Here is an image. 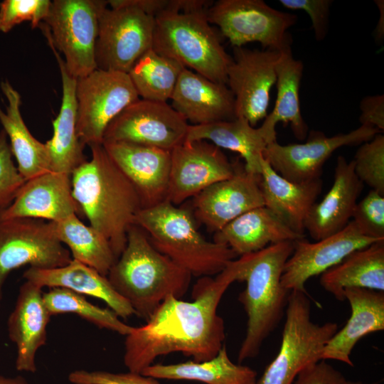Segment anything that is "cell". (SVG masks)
Returning <instances> with one entry per match:
<instances>
[{"label": "cell", "instance_id": "6da1fadb", "mask_svg": "<svg viewBox=\"0 0 384 384\" xmlns=\"http://www.w3.org/2000/svg\"><path fill=\"white\" fill-rule=\"evenodd\" d=\"M235 281L230 264L216 275L201 277L194 284L191 302L167 297L146 324L133 327L124 341V364L141 373L160 356L179 352L193 361L211 359L225 338L223 319L217 314L220 299Z\"/></svg>", "mask_w": 384, "mask_h": 384}, {"label": "cell", "instance_id": "7a4b0ae2", "mask_svg": "<svg viewBox=\"0 0 384 384\" xmlns=\"http://www.w3.org/2000/svg\"><path fill=\"white\" fill-rule=\"evenodd\" d=\"M91 158L71 174L73 196L90 225L108 240L117 259L125 248L129 228L142 209L129 178L102 144L90 146Z\"/></svg>", "mask_w": 384, "mask_h": 384}, {"label": "cell", "instance_id": "3957f363", "mask_svg": "<svg viewBox=\"0 0 384 384\" xmlns=\"http://www.w3.org/2000/svg\"><path fill=\"white\" fill-rule=\"evenodd\" d=\"M293 242L271 244L231 261L235 281L246 283L238 297L247 316L245 336L238 355L239 363L259 354L265 340L285 315L291 291L282 287L281 277L293 252Z\"/></svg>", "mask_w": 384, "mask_h": 384}, {"label": "cell", "instance_id": "277c9868", "mask_svg": "<svg viewBox=\"0 0 384 384\" xmlns=\"http://www.w3.org/2000/svg\"><path fill=\"white\" fill-rule=\"evenodd\" d=\"M107 277L135 315L146 321L167 297L181 299L192 275L159 252L146 233L133 224L127 232L125 248Z\"/></svg>", "mask_w": 384, "mask_h": 384}, {"label": "cell", "instance_id": "5b68a950", "mask_svg": "<svg viewBox=\"0 0 384 384\" xmlns=\"http://www.w3.org/2000/svg\"><path fill=\"white\" fill-rule=\"evenodd\" d=\"M134 224L159 252L192 276L218 274L237 257L227 245L208 241L201 235L191 209L167 200L141 209Z\"/></svg>", "mask_w": 384, "mask_h": 384}, {"label": "cell", "instance_id": "8992f818", "mask_svg": "<svg viewBox=\"0 0 384 384\" xmlns=\"http://www.w3.org/2000/svg\"><path fill=\"white\" fill-rule=\"evenodd\" d=\"M207 11H164L154 18L152 48L184 68L226 84L233 58L208 22Z\"/></svg>", "mask_w": 384, "mask_h": 384}, {"label": "cell", "instance_id": "52a82bcc", "mask_svg": "<svg viewBox=\"0 0 384 384\" xmlns=\"http://www.w3.org/2000/svg\"><path fill=\"white\" fill-rule=\"evenodd\" d=\"M311 299L308 294L291 291L279 350L257 384H292L304 368L322 361V350L338 324L313 322Z\"/></svg>", "mask_w": 384, "mask_h": 384}, {"label": "cell", "instance_id": "ba28073f", "mask_svg": "<svg viewBox=\"0 0 384 384\" xmlns=\"http://www.w3.org/2000/svg\"><path fill=\"white\" fill-rule=\"evenodd\" d=\"M106 1L55 0L40 28L61 52L68 73L76 80L97 69L95 45L98 17Z\"/></svg>", "mask_w": 384, "mask_h": 384}, {"label": "cell", "instance_id": "9c48e42d", "mask_svg": "<svg viewBox=\"0 0 384 384\" xmlns=\"http://www.w3.org/2000/svg\"><path fill=\"white\" fill-rule=\"evenodd\" d=\"M154 17L129 0L106 1L98 17L95 59L98 69L128 73L152 48Z\"/></svg>", "mask_w": 384, "mask_h": 384}, {"label": "cell", "instance_id": "30bf717a", "mask_svg": "<svg viewBox=\"0 0 384 384\" xmlns=\"http://www.w3.org/2000/svg\"><path fill=\"white\" fill-rule=\"evenodd\" d=\"M233 46L258 42L263 50L282 51L291 48L288 30L297 22L294 14L277 10L262 0H218L206 12Z\"/></svg>", "mask_w": 384, "mask_h": 384}, {"label": "cell", "instance_id": "8fae6325", "mask_svg": "<svg viewBox=\"0 0 384 384\" xmlns=\"http://www.w3.org/2000/svg\"><path fill=\"white\" fill-rule=\"evenodd\" d=\"M77 134L83 145L102 144L109 124L139 97L127 73L96 69L77 79Z\"/></svg>", "mask_w": 384, "mask_h": 384}, {"label": "cell", "instance_id": "7c38bea8", "mask_svg": "<svg viewBox=\"0 0 384 384\" xmlns=\"http://www.w3.org/2000/svg\"><path fill=\"white\" fill-rule=\"evenodd\" d=\"M72 260L54 233L52 222L35 218L0 220V307L9 274L25 265L63 267Z\"/></svg>", "mask_w": 384, "mask_h": 384}, {"label": "cell", "instance_id": "4fadbf2b", "mask_svg": "<svg viewBox=\"0 0 384 384\" xmlns=\"http://www.w3.org/2000/svg\"><path fill=\"white\" fill-rule=\"evenodd\" d=\"M379 133L369 125H361L350 132L330 137L311 130L304 143L282 145L275 142L268 144L263 156L284 178L295 183L311 181L320 178L323 166L337 149L361 144Z\"/></svg>", "mask_w": 384, "mask_h": 384}, {"label": "cell", "instance_id": "5bb4252c", "mask_svg": "<svg viewBox=\"0 0 384 384\" xmlns=\"http://www.w3.org/2000/svg\"><path fill=\"white\" fill-rule=\"evenodd\" d=\"M188 126L167 102L139 98L109 124L103 142H123L171 151L186 140Z\"/></svg>", "mask_w": 384, "mask_h": 384}, {"label": "cell", "instance_id": "9a60e30c", "mask_svg": "<svg viewBox=\"0 0 384 384\" xmlns=\"http://www.w3.org/2000/svg\"><path fill=\"white\" fill-rule=\"evenodd\" d=\"M281 51L233 48L226 85L235 98L236 117L251 126L267 115L270 93L277 81V65Z\"/></svg>", "mask_w": 384, "mask_h": 384}, {"label": "cell", "instance_id": "2e32d148", "mask_svg": "<svg viewBox=\"0 0 384 384\" xmlns=\"http://www.w3.org/2000/svg\"><path fill=\"white\" fill-rule=\"evenodd\" d=\"M234 171L233 162L213 144L185 140L171 151L167 201L180 206L212 184L231 177Z\"/></svg>", "mask_w": 384, "mask_h": 384}, {"label": "cell", "instance_id": "e0dca14e", "mask_svg": "<svg viewBox=\"0 0 384 384\" xmlns=\"http://www.w3.org/2000/svg\"><path fill=\"white\" fill-rule=\"evenodd\" d=\"M233 164L231 177L212 184L193 197V215L210 232L216 233L244 213L265 206L260 176L247 172L240 157Z\"/></svg>", "mask_w": 384, "mask_h": 384}, {"label": "cell", "instance_id": "ac0fdd59", "mask_svg": "<svg viewBox=\"0 0 384 384\" xmlns=\"http://www.w3.org/2000/svg\"><path fill=\"white\" fill-rule=\"evenodd\" d=\"M378 240L363 235L352 220L340 232L314 242L297 240L284 265L281 284L287 290L308 294L305 284L311 277L323 274L352 252Z\"/></svg>", "mask_w": 384, "mask_h": 384}, {"label": "cell", "instance_id": "d6986e66", "mask_svg": "<svg viewBox=\"0 0 384 384\" xmlns=\"http://www.w3.org/2000/svg\"><path fill=\"white\" fill-rule=\"evenodd\" d=\"M102 146L136 188L142 208L167 200L170 151L123 142L105 141Z\"/></svg>", "mask_w": 384, "mask_h": 384}, {"label": "cell", "instance_id": "ffe728a7", "mask_svg": "<svg viewBox=\"0 0 384 384\" xmlns=\"http://www.w3.org/2000/svg\"><path fill=\"white\" fill-rule=\"evenodd\" d=\"M81 214L73 196L70 175L48 171L26 181L12 203L0 212V220L35 218L58 222Z\"/></svg>", "mask_w": 384, "mask_h": 384}, {"label": "cell", "instance_id": "44dd1931", "mask_svg": "<svg viewBox=\"0 0 384 384\" xmlns=\"http://www.w3.org/2000/svg\"><path fill=\"white\" fill-rule=\"evenodd\" d=\"M42 289L26 280L7 320L8 336L16 347L15 366L18 371L35 373L37 352L46 343L51 315L43 302Z\"/></svg>", "mask_w": 384, "mask_h": 384}, {"label": "cell", "instance_id": "7402d4cb", "mask_svg": "<svg viewBox=\"0 0 384 384\" xmlns=\"http://www.w3.org/2000/svg\"><path fill=\"white\" fill-rule=\"evenodd\" d=\"M170 100L171 106L192 125L236 118L235 98L228 85L186 68Z\"/></svg>", "mask_w": 384, "mask_h": 384}, {"label": "cell", "instance_id": "603a6c76", "mask_svg": "<svg viewBox=\"0 0 384 384\" xmlns=\"http://www.w3.org/2000/svg\"><path fill=\"white\" fill-rule=\"evenodd\" d=\"M363 188V183L355 174L353 161H347L338 156L332 186L311 207L305 220V230L316 241L340 232L351 221Z\"/></svg>", "mask_w": 384, "mask_h": 384}, {"label": "cell", "instance_id": "cb8c5ba5", "mask_svg": "<svg viewBox=\"0 0 384 384\" xmlns=\"http://www.w3.org/2000/svg\"><path fill=\"white\" fill-rule=\"evenodd\" d=\"M344 297L350 304L351 316L324 347L321 360H335L353 366L350 355L358 341L384 330V292L351 287L344 290Z\"/></svg>", "mask_w": 384, "mask_h": 384}, {"label": "cell", "instance_id": "d4e9b609", "mask_svg": "<svg viewBox=\"0 0 384 384\" xmlns=\"http://www.w3.org/2000/svg\"><path fill=\"white\" fill-rule=\"evenodd\" d=\"M48 43L56 58L60 73L62 101L60 112L52 122L53 136L45 144L50 158V171L71 175L86 161L85 145L80 141L76 130L77 80L68 73L59 52L52 44Z\"/></svg>", "mask_w": 384, "mask_h": 384}, {"label": "cell", "instance_id": "484cf974", "mask_svg": "<svg viewBox=\"0 0 384 384\" xmlns=\"http://www.w3.org/2000/svg\"><path fill=\"white\" fill-rule=\"evenodd\" d=\"M23 277L41 288H64L100 299L123 319L135 314L130 304L114 289L107 276L73 259L67 265L56 268L29 267L23 272Z\"/></svg>", "mask_w": 384, "mask_h": 384}, {"label": "cell", "instance_id": "4316f807", "mask_svg": "<svg viewBox=\"0 0 384 384\" xmlns=\"http://www.w3.org/2000/svg\"><path fill=\"white\" fill-rule=\"evenodd\" d=\"M260 185L264 204L296 233L304 235L306 217L321 191V178L295 183L277 173L264 158Z\"/></svg>", "mask_w": 384, "mask_h": 384}, {"label": "cell", "instance_id": "83f0119b", "mask_svg": "<svg viewBox=\"0 0 384 384\" xmlns=\"http://www.w3.org/2000/svg\"><path fill=\"white\" fill-rule=\"evenodd\" d=\"M266 206L250 210L215 233L213 241L229 247L237 256L260 251L271 244L304 238Z\"/></svg>", "mask_w": 384, "mask_h": 384}, {"label": "cell", "instance_id": "f1b7e54d", "mask_svg": "<svg viewBox=\"0 0 384 384\" xmlns=\"http://www.w3.org/2000/svg\"><path fill=\"white\" fill-rule=\"evenodd\" d=\"M303 69L302 62L294 58L291 48L281 51L277 65L274 107L260 127L269 144L277 142L275 127L278 122L289 124L297 139L307 137L308 126L302 115L299 102Z\"/></svg>", "mask_w": 384, "mask_h": 384}, {"label": "cell", "instance_id": "f546056e", "mask_svg": "<svg viewBox=\"0 0 384 384\" xmlns=\"http://www.w3.org/2000/svg\"><path fill=\"white\" fill-rule=\"evenodd\" d=\"M1 89L7 100V105L6 112L0 107V122L9 137L19 174L28 181L50 171L46 144L31 134L23 119L20 109L21 95L8 80L1 82Z\"/></svg>", "mask_w": 384, "mask_h": 384}, {"label": "cell", "instance_id": "4dcf8cb0", "mask_svg": "<svg viewBox=\"0 0 384 384\" xmlns=\"http://www.w3.org/2000/svg\"><path fill=\"white\" fill-rule=\"evenodd\" d=\"M319 282L339 302L346 301V288L384 292V240L352 252L321 274Z\"/></svg>", "mask_w": 384, "mask_h": 384}, {"label": "cell", "instance_id": "1f68e13d", "mask_svg": "<svg viewBox=\"0 0 384 384\" xmlns=\"http://www.w3.org/2000/svg\"><path fill=\"white\" fill-rule=\"evenodd\" d=\"M186 140L210 142L220 149L238 153L249 173L260 175L263 152L268 145L260 128L243 117L209 124L190 125Z\"/></svg>", "mask_w": 384, "mask_h": 384}, {"label": "cell", "instance_id": "d6a6232c", "mask_svg": "<svg viewBox=\"0 0 384 384\" xmlns=\"http://www.w3.org/2000/svg\"><path fill=\"white\" fill-rule=\"evenodd\" d=\"M141 374L156 379L186 380L206 384H257V381L255 370L231 361L225 343L216 356L208 361L152 364Z\"/></svg>", "mask_w": 384, "mask_h": 384}, {"label": "cell", "instance_id": "836d02e7", "mask_svg": "<svg viewBox=\"0 0 384 384\" xmlns=\"http://www.w3.org/2000/svg\"><path fill=\"white\" fill-rule=\"evenodd\" d=\"M52 224L55 236L69 248L73 260L107 276L117 258L102 234L85 225L77 215Z\"/></svg>", "mask_w": 384, "mask_h": 384}, {"label": "cell", "instance_id": "e575fe53", "mask_svg": "<svg viewBox=\"0 0 384 384\" xmlns=\"http://www.w3.org/2000/svg\"><path fill=\"white\" fill-rule=\"evenodd\" d=\"M184 67L152 48L132 65L128 75L141 99L167 102Z\"/></svg>", "mask_w": 384, "mask_h": 384}, {"label": "cell", "instance_id": "d590c367", "mask_svg": "<svg viewBox=\"0 0 384 384\" xmlns=\"http://www.w3.org/2000/svg\"><path fill=\"white\" fill-rule=\"evenodd\" d=\"M45 305L51 316L75 314L95 325L127 336L133 327L122 321L110 309L102 308L88 302L85 297L71 290L53 287L43 293Z\"/></svg>", "mask_w": 384, "mask_h": 384}, {"label": "cell", "instance_id": "8d00e7d4", "mask_svg": "<svg viewBox=\"0 0 384 384\" xmlns=\"http://www.w3.org/2000/svg\"><path fill=\"white\" fill-rule=\"evenodd\" d=\"M354 171L363 183L384 194V136L376 134L359 146L353 160Z\"/></svg>", "mask_w": 384, "mask_h": 384}, {"label": "cell", "instance_id": "74e56055", "mask_svg": "<svg viewBox=\"0 0 384 384\" xmlns=\"http://www.w3.org/2000/svg\"><path fill=\"white\" fill-rule=\"evenodd\" d=\"M50 0H4L0 3V31L9 32L23 21L39 27L50 8Z\"/></svg>", "mask_w": 384, "mask_h": 384}, {"label": "cell", "instance_id": "f35d334b", "mask_svg": "<svg viewBox=\"0 0 384 384\" xmlns=\"http://www.w3.org/2000/svg\"><path fill=\"white\" fill-rule=\"evenodd\" d=\"M351 219L366 236L384 240V194L371 189L357 202Z\"/></svg>", "mask_w": 384, "mask_h": 384}, {"label": "cell", "instance_id": "ab89813d", "mask_svg": "<svg viewBox=\"0 0 384 384\" xmlns=\"http://www.w3.org/2000/svg\"><path fill=\"white\" fill-rule=\"evenodd\" d=\"M12 157L6 134L2 129L0 132V209L2 210L12 203L26 182Z\"/></svg>", "mask_w": 384, "mask_h": 384}, {"label": "cell", "instance_id": "60d3db41", "mask_svg": "<svg viewBox=\"0 0 384 384\" xmlns=\"http://www.w3.org/2000/svg\"><path fill=\"white\" fill-rule=\"evenodd\" d=\"M68 380L72 384H160L154 378L131 371L115 373L82 369L72 371Z\"/></svg>", "mask_w": 384, "mask_h": 384}, {"label": "cell", "instance_id": "b9f144b4", "mask_svg": "<svg viewBox=\"0 0 384 384\" xmlns=\"http://www.w3.org/2000/svg\"><path fill=\"white\" fill-rule=\"evenodd\" d=\"M285 8L303 10L309 16L314 36L317 41L325 38L329 27L331 0H279Z\"/></svg>", "mask_w": 384, "mask_h": 384}, {"label": "cell", "instance_id": "7bdbcfd3", "mask_svg": "<svg viewBox=\"0 0 384 384\" xmlns=\"http://www.w3.org/2000/svg\"><path fill=\"white\" fill-rule=\"evenodd\" d=\"M361 111V125H369L384 130V95H376L365 97L360 102Z\"/></svg>", "mask_w": 384, "mask_h": 384}, {"label": "cell", "instance_id": "ee69618b", "mask_svg": "<svg viewBox=\"0 0 384 384\" xmlns=\"http://www.w3.org/2000/svg\"><path fill=\"white\" fill-rule=\"evenodd\" d=\"M336 369L321 361L301 371L292 384H327Z\"/></svg>", "mask_w": 384, "mask_h": 384}, {"label": "cell", "instance_id": "f6af8a7d", "mask_svg": "<svg viewBox=\"0 0 384 384\" xmlns=\"http://www.w3.org/2000/svg\"><path fill=\"white\" fill-rule=\"evenodd\" d=\"M145 14L156 17L169 9V0H129Z\"/></svg>", "mask_w": 384, "mask_h": 384}, {"label": "cell", "instance_id": "bcb514c9", "mask_svg": "<svg viewBox=\"0 0 384 384\" xmlns=\"http://www.w3.org/2000/svg\"><path fill=\"white\" fill-rule=\"evenodd\" d=\"M375 4L378 6L380 16L374 31V37L377 42H382L384 38V1L383 0H375Z\"/></svg>", "mask_w": 384, "mask_h": 384}, {"label": "cell", "instance_id": "7dc6e473", "mask_svg": "<svg viewBox=\"0 0 384 384\" xmlns=\"http://www.w3.org/2000/svg\"><path fill=\"white\" fill-rule=\"evenodd\" d=\"M327 384H368L361 381H351L346 380L344 376L336 370Z\"/></svg>", "mask_w": 384, "mask_h": 384}, {"label": "cell", "instance_id": "c3c4849f", "mask_svg": "<svg viewBox=\"0 0 384 384\" xmlns=\"http://www.w3.org/2000/svg\"><path fill=\"white\" fill-rule=\"evenodd\" d=\"M0 384H30L23 376L7 377L0 373Z\"/></svg>", "mask_w": 384, "mask_h": 384}, {"label": "cell", "instance_id": "681fc988", "mask_svg": "<svg viewBox=\"0 0 384 384\" xmlns=\"http://www.w3.org/2000/svg\"><path fill=\"white\" fill-rule=\"evenodd\" d=\"M2 210V209H0V212Z\"/></svg>", "mask_w": 384, "mask_h": 384}]
</instances>
